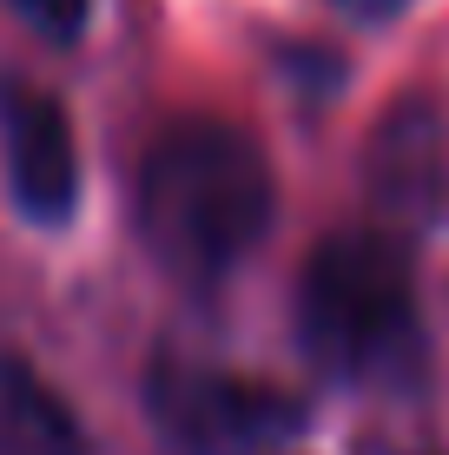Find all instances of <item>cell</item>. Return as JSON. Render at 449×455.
<instances>
[{"mask_svg":"<svg viewBox=\"0 0 449 455\" xmlns=\"http://www.w3.org/2000/svg\"><path fill=\"white\" fill-rule=\"evenodd\" d=\"M337 7H344V13H357V20H390V13L404 7V0H337Z\"/></svg>","mask_w":449,"mask_h":455,"instance_id":"9c48e42d","label":"cell"},{"mask_svg":"<svg viewBox=\"0 0 449 455\" xmlns=\"http://www.w3.org/2000/svg\"><path fill=\"white\" fill-rule=\"evenodd\" d=\"M357 455H449V449L429 443V435H364Z\"/></svg>","mask_w":449,"mask_h":455,"instance_id":"ba28073f","label":"cell"},{"mask_svg":"<svg viewBox=\"0 0 449 455\" xmlns=\"http://www.w3.org/2000/svg\"><path fill=\"white\" fill-rule=\"evenodd\" d=\"M0 146H7V185L13 205L34 225H67L80 205V152H73V119L53 92L13 80L0 100Z\"/></svg>","mask_w":449,"mask_h":455,"instance_id":"277c9868","label":"cell"},{"mask_svg":"<svg viewBox=\"0 0 449 455\" xmlns=\"http://www.w3.org/2000/svg\"><path fill=\"white\" fill-rule=\"evenodd\" d=\"M146 410L179 455H265L304 429L291 389L212 363H159L146 376Z\"/></svg>","mask_w":449,"mask_h":455,"instance_id":"3957f363","label":"cell"},{"mask_svg":"<svg viewBox=\"0 0 449 455\" xmlns=\"http://www.w3.org/2000/svg\"><path fill=\"white\" fill-rule=\"evenodd\" d=\"M298 343L344 389L410 396L423 389L429 337L410 264L383 231H331L298 277Z\"/></svg>","mask_w":449,"mask_h":455,"instance_id":"7a4b0ae2","label":"cell"},{"mask_svg":"<svg viewBox=\"0 0 449 455\" xmlns=\"http://www.w3.org/2000/svg\"><path fill=\"white\" fill-rule=\"evenodd\" d=\"M13 13H20L40 40L73 46V40L86 34V20H92V0H13Z\"/></svg>","mask_w":449,"mask_h":455,"instance_id":"52a82bcc","label":"cell"},{"mask_svg":"<svg viewBox=\"0 0 449 455\" xmlns=\"http://www.w3.org/2000/svg\"><path fill=\"white\" fill-rule=\"evenodd\" d=\"M277 185L258 139L231 119H172L139 165V231L179 284L231 277L271 231Z\"/></svg>","mask_w":449,"mask_h":455,"instance_id":"6da1fadb","label":"cell"},{"mask_svg":"<svg viewBox=\"0 0 449 455\" xmlns=\"http://www.w3.org/2000/svg\"><path fill=\"white\" fill-rule=\"evenodd\" d=\"M0 455H92L67 396L13 350H0Z\"/></svg>","mask_w":449,"mask_h":455,"instance_id":"5b68a950","label":"cell"},{"mask_svg":"<svg viewBox=\"0 0 449 455\" xmlns=\"http://www.w3.org/2000/svg\"><path fill=\"white\" fill-rule=\"evenodd\" d=\"M370 192L404 218H423L437 205V192H443V132H437V119H429V106H404V113L377 132Z\"/></svg>","mask_w":449,"mask_h":455,"instance_id":"8992f818","label":"cell"}]
</instances>
